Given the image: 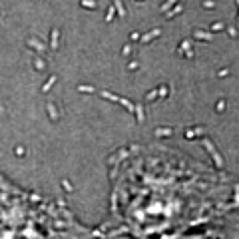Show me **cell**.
I'll use <instances>...</instances> for the list:
<instances>
[{"label": "cell", "instance_id": "1", "mask_svg": "<svg viewBox=\"0 0 239 239\" xmlns=\"http://www.w3.org/2000/svg\"><path fill=\"white\" fill-rule=\"evenodd\" d=\"M227 185L199 161L167 150L130 152L114 173V215L130 231H179L209 217Z\"/></svg>", "mask_w": 239, "mask_h": 239}, {"label": "cell", "instance_id": "2", "mask_svg": "<svg viewBox=\"0 0 239 239\" xmlns=\"http://www.w3.org/2000/svg\"><path fill=\"white\" fill-rule=\"evenodd\" d=\"M0 239H98L62 207L0 177Z\"/></svg>", "mask_w": 239, "mask_h": 239}]
</instances>
